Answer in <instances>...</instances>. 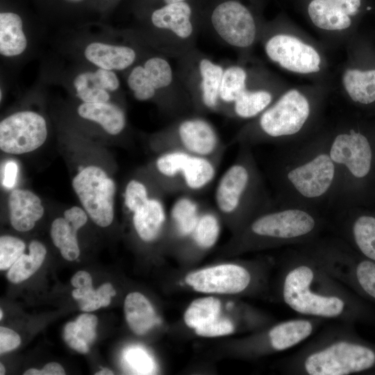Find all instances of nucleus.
I'll return each instance as SVG.
<instances>
[{
  "instance_id": "obj_46",
  "label": "nucleus",
  "mask_w": 375,
  "mask_h": 375,
  "mask_svg": "<svg viewBox=\"0 0 375 375\" xmlns=\"http://www.w3.org/2000/svg\"><path fill=\"white\" fill-rule=\"evenodd\" d=\"M114 373L112 370L108 368H103L101 370L97 372L96 375H112Z\"/></svg>"
},
{
  "instance_id": "obj_15",
  "label": "nucleus",
  "mask_w": 375,
  "mask_h": 375,
  "mask_svg": "<svg viewBox=\"0 0 375 375\" xmlns=\"http://www.w3.org/2000/svg\"><path fill=\"white\" fill-rule=\"evenodd\" d=\"M72 185L92 221L101 227L110 225L114 218L116 186L106 172L97 166H88L74 176Z\"/></svg>"
},
{
  "instance_id": "obj_27",
  "label": "nucleus",
  "mask_w": 375,
  "mask_h": 375,
  "mask_svg": "<svg viewBox=\"0 0 375 375\" xmlns=\"http://www.w3.org/2000/svg\"><path fill=\"white\" fill-rule=\"evenodd\" d=\"M8 208L11 225L21 232L31 230L44 214L40 199L28 190H12L8 197Z\"/></svg>"
},
{
  "instance_id": "obj_8",
  "label": "nucleus",
  "mask_w": 375,
  "mask_h": 375,
  "mask_svg": "<svg viewBox=\"0 0 375 375\" xmlns=\"http://www.w3.org/2000/svg\"><path fill=\"white\" fill-rule=\"evenodd\" d=\"M311 114L307 97L290 90L272 103L249 126L240 131L231 143L251 146L294 138L301 132Z\"/></svg>"
},
{
  "instance_id": "obj_7",
  "label": "nucleus",
  "mask_w": 375,
  "mask_h": 375,
  "mask_svg": "<svg viewBox=\"0 0 375 375\" xmlns=\"http://www.w3.org/2000/svg\"><path fill=\"white\" fill-rule=\"evenodd\" d=\"M39 81L85 103L115 102L121 91L119 73L67 60L49 49L41 57Z\"/></svg>"
},
{
  "instance_id": "obj_41",
  "label": "nucleus",
  "mask_w": 375,
  "mask_h": 375,
  "mask_svg": "<svg viewBox=\"0 0 375 375\" xmlns=\"http://www.w3.org/2000/svg\"><path fill=\"white\" fill-rule=\"evenodd\" d=\"M18 174V165L13 160L8 161L3 167L2 185L7 189H12L15 183Z\"/></svg>"
},
{
  "instance_id": "obj_47",
  "label": "nucleus",
  "mask_w": 375,
  "mask_h": 375,
  "mask_svg": "<svg viewBox=\"0 0 375 375\" xmlns=\"http://www.w3.org/2000/svg\"><path fill=\"white\" fill-rule=\"evenodd\" d=\"M164 2L166 3H176V2H181V1H186V0H163Z\"/></svg>"
},
{
  "instance_id": "obj_38",
  "label": "nucleus",
  "mask_w": 375,
  "mask_h": 375,
  "mask_svg": "<svg viewBox=\"0 0 375 375\" xmlns=\"http://www.w3.org/2000/svg\"><path fill=\"white\" fill-rule=\"evenodd\" d=\"M125 360L135 374H150L154 372V364L151 358L141 349H128Z\"/></svg>"
},
{
  "instance_id": "obj_50",
  "label": "nucleus",
  "mask_w": 375,
  "mask_h": 375,
  "mask_svg": "<svg viewBox=\"0 0 375 375\" xmlns=\"http://www.w3.org/2000/svg\"><path fill=\"white\" fill-rule=\"evenodd\" d=\"M3 317V310L1 309L0 310V319H1Z\"/></svg>"
},
{
  "instance_id": "obj_44",
  "label": "nucleus",
  "mask_w": 375,
  "mask_h": 375,
  "mask_svg": "<svg viewBox=\"0 0 375 375\" xmlns=\"http://www.w3.org/2000/svg\"><path fill=\"white\" fill-rule=\"evenodd\" d=\"M42 371V375H63L65 372L62 367L55 362L47 363Z\"/></svg>"
},
{
  "instance_id": "obj_48",
  "label": "nucleus",
  "mask_w": 375,
  "mask_h": 375,
  "mask_svg": "<svg viewBox=\"0 0 375 375\" xmlns=\"http://www.w3.org/2000/svg\"><path fill=\"white\" fill-rule=\"evenodd\" d=\"M0 374L1 375H3V374H5V372H6V369H5V367L3 365L2 363L0 364Z\"/></svg>"
},
{
  "instance_id": "obj_37",
  "label": "nucleus",
  "mask_w": 375,
  "mask_h": 375,
  "mask_svg": "<svg viewBox=\"0 0 375 375\" xmlns=\"http://www.w3.org/2000/svg\"><path fill=\"white\" fill-rule=\"evenodd\" d=\"M25 243L20 239L3 235L0 238V269L10 268L23 254Z\"/></svg>"
},
{
  "instance_id": "obj_16",
  "label": "nucleus",
  "mask_w": 375,
  "mask_h": 375,
  "mask_svg": "<svg viewBox=\"0 0 375 375\" xmlns=\"http://www.w3.org/2000/svg\"><path fill=\"white\" fill-rule=\"evenodd\" d=\"M48 135L44 115L31 109H22L0 122V148L5 153L22 154L41 147Z\"/></svg>"
},
{
  "instance_id": "obj_40",
  "label": "nucleus",
  "mask_w": 375,
  "mask_h": 375,
  "mask_svg": "<svg viewBox=\"0 0 375 375\" xmlns=\"http://www.w3.org/2000/svg\"><path fill=\"white\" fill-rule=\"evenodd\" d=\"M20 343V337L15 331L6 327H0L1 354L16 349Z\"/></svg>"
},
{
  "instance_id": "obj_13",
  "label": "nucleus",
  "mask_w": 375,
  "mask_h": 375,
  "mask_svg": "<svg viewBox=\"0 0 375 375\" xmlns=\"http://www.w3.org/2000/svg\"><path fill=\"white\" fill-rule=\"evenodd\" d=\"M155 181V180H154ZM142 178H132L126 184L124 202L132 214L134 230L144 242L156 241L165 231L167 217L161 194L155 181L150 185Z\"/></svg>"
},
{
  "instance_id": "obj_9",
  "label": "nucleus",
  "mask_w": 375,
  "mask_h": 375,
  "mask_svg": "<svg viewBox=\"0 0 375 375\" xmlns=\"http://www.w3.org/2000/svg\"><path fill=\"white\" fill-rule=\"evenodd\" d=\"M222 159L167 151L158 153L151 174L164 193L194 196L212 183Z\"/></svg>"
},
{
  "instance_id": "obj_14",
  "label": "nucleus",
  "mask_w": 375,
  "mask_h": 375,
  "mask_svg": "<svg viewBox=\"0 0 375 375\" xmlns=\"http://www.w3.org/2000/svg\"><path fill=\"white\" fill-rule=\"evenodd\" d=\"M124 74L126 85L136 100L157 101L169 112H176L165 94L174 81V73L164 56L149 53Z\"/></svg>"
},
{
  "instance_id": "obj_20",
  "label": "nucleus",
  "mask_w": 375,
  "mask_h": 375,
  "mask_svg": "<svg viewBox=\"0 0 375 375\" xmlns=\"http://www.w3.org/2000/svg\"><path fill=\"white\" fill-rule=\"evenodd\" d=\"M267 57L281 67L299 74H311L320 70L321 58L310 45L296 37L277 34L265 43Z\"/></svg>"
},
{
  "instance_id": "obj_11",
  "label": "nucleus",
  "mask_w": 375,
  "mask_h": 375,
  "mask_svg": "<svg viewBox=\"0 0 375 375\" xmlns=\"http://www.w3.org/2000/svg\"><path fill=\"white\" fill-rule=\"evenodd\" d=\"M151 145L158 153L181 151L206 158L223 157L226 149L214 126L199 116L172 124L152 137Z\"/></svg>"
},
{
  "instance_id": "obj_25",
  "label": "nucleus",
  "mask_w": 375,
  "mask_h": 375,
  "mask_svg": "<svg viewBox=\"0 0 375 375\" xmlns=\"http://www.w3.org/2000/svg\"><path fill=\"white\" fill-rule=\"evenodd\" d=\"M87 220L86 211L73 206L65 211L64 217H58L52 222L51 236L53 243L67 260L72 261L78 257L80 250L76 233Z\"/></svg>"
},
{
  "instance_id": "obj_29",
  "label": "nucleus",
  "mask_w": 375,
  "mask_h": 375,
  "mask_svg": "<svg viewBox=\"0 0 375 375\" xmlns=\"http://www.w3.org/2000/svg\"><path fill=\"white\" fill-rule=\"evenodd\" d=\"M126 320L131 331L144 335L158 323V318L151 302L140 292H133L124 300Z\"/></svg>"
},
{
  "instance_id": "obj_17",
  "label": "nucleus",
  "mask_w": 375,
  "mask_h": 375,
  "mask_svg": "<svg viewBox=\"0 0 375 375\" xmlns=\"http://www.w3.org/2000/svg\"><path fill=\"white\" fill-rule=\"evenodd\" d=\"M256 271L249 266L225 263L189 273L185 278L188 285L205 294H242L256 285Z\"/></svg>"
},
{
  "instance_id": "obj_19",
  "label": "nucleus",
  "mask_w": 375,
  "mask_h": 375,
  "mask_svg": "<svg viewBox=\"0 0 375 375\" xmlns=\"http://www.w3.org/2000/svg\"><path fill=\"white\" fill-rule=\"evenodd\" d=\"M192 15V8L186 1L166 3L151 12L149 27L132 33L149 47H153L161 35L186 41L194 33Z\"/></svg>"
},
{
  "instance_id": "obj_5",
  "label": "nucleus",
  "mask_w": 375,
  "mask_h": 375,
  "mask_svg": "<svg viewBox=\"0 0 375 375\" xmlns=\"http://www.w3.org/2000/svg\"><path fill=\"white\" fill-rule=\"evenodd\" d=\"M256 215L238 232L234 244L244 251L297 245L319 237L329 222L318 210L278 203Z\"/></svg>"
},
{
  "instance_id": "obj_18",
  "label": "nucleus",
  "mask_w": 375,
  "mask_h": 375,
  "mask_svg": "<svg viewBox=\"0 0 375 375\" xmlns=\"http://www.w3.org/2000/svg\"><path fill=\"white\" fill-rule=\"evenodd\" d=\"M216 35L226 44L236 48H247L256 37V26L249 10L235 0L219 3L210 16Z\"/></svg>"
},
{
  "instance_id": "obj_12",
  "label": "nucleus",
  "mask_w": 375,
  "mask_h": 375,
  "mask_svg": "<svg viewBox=\"0 0 375 375\" xmlns=\"http://www.w3.org/2000/svg\"><path fill=\"white\" fill-rule=\"evenodd\" d=\"M329 155L338 176L335 206L344 203L350 183L367 177L372 167L373 153L367 138L359 131L349 129L329 138Z\"/></svg>"
},
{
  "instance_id": "obj_49",
  "label": "nucleus",
  "mask_w": 375,
  "mask_h": 375,
  "mask_svg": "<svg viewBox=\"0 0 375 375\" xmlns=\"http://www.w3.org/2000/svg\"><path fill=\"white\" fill-rule=\"evenodd\" d=\"M64 1L69 3H80L83 1V0H64Z\"/></svg>"
},
{
  "instance_id": "obj_30",
  "label": "nucleus",
  "mask_w": 375,
  "mask_h": 375,
  "mask_svg": "<svg viewBox=\"0 0 375 375\" xmlns=\"http://www.w3.org/2000/svg\"><path fill=\"white\" fill-rule=\"evenodd\" d=\"M98 319L94 315L84 313L75 322L67 323L64 328V340L72 349L81 353L88 352L94 341Z\"/></svg>"
},
{
  "instance_id": "obj_31",
  "label": "nucleus",
  "mask_w": 375,
  "mask_h": 375,
  "mask_svg": "<svg viewBox=\"0 0 375 375\" xmlns=\"http://www.w3.org/2000/svg\"><path fill=\"white\" fill-rule=\"evenodd\" d=\"M221 220L215 208L203 207L192 233L188 238L190 247L199 251H206L213 247L220 235Z\"/></svg>"
},
{
  "instance_id": "obj_32",
  "label": "nucleus",
  "mask_w": 375,
  "mask_h": 375,
  "mask_svg": "<svg viewBox=\"0 0 375 375\" xmlns=\"http://www.w3.org/2000/svg\"><path fill=\"white\" fill-rule=\"evenodd\" d=\"M342 83L353 101L362 104L375 101V69H347L343 74Z\"/></svg>"
},
{
  "instance_id": "obj_33",
  "label": "nucleus",
  "mask_w": 375,
  "mask_h": 375,
  "mask_svg": "<svg viewBox=\"0 0 375 375\" xmlns=\"http://www.w3.org/2000/svg\"><path fill=\"white\" fill-rule=\"evenodd\" d=\"M247 73L240 65L224 68L219 90L220 112L228 115L235 100L247 89Z\"/></svg>"
},
{
  "instance_id": "obj_1",
  "label": "nucleus",
  "mask_w": 375,
  "mask_h": 375,
  "mask_svg": "<svg viewBox=\"0 0 375 375\" xmlns=\"http://www.w3.org/2000/svg\"><path fill=\"white\" fill-rule=\"evenodd\" d=\"M288 253L281 270L279 296L289 308L308 317L349 322L356 300L347 288L325 271L301 244Z\"/></svg>"
},
{
  "instance_id": "obj_28",
  "label": "nucleus",
  "mask_w": 375,
  "mask_h": 375,
  "mask_svg": "<svg viewBox=\"0 0 375 375\" xmlns=\"http://www.w3.org/2000/svg\"><path fill=\"white\" fill-rule=\"evenodd\" d=\"M203 208L192 195L181 194L169 212V226L172 234L179 240H187L192 233Z\"/></svg>"
},
{
  "instance_id": "obj_35",
  "label": "nucleus",
  "mask_w": 375,
  "mask_h": 375,
  "mask_svg": "<svg viewBox=\"0 0 375 375\" xmlns=\"http://www.w3.org/2000/svg\"><path fill=\"white\" fill-rule=\"evenodd\" d=\"M222 303L213 296L203 297L192 301L183 315L185 324L194 331L210 324L219 317Z\"/></svg>"
},
{
  "instance_id": "obj_10",
  "label": "nucleus",
  "mask_w": 375,
  "mask_h": 375,
  "mask_svg": "<svg viewBox=\"0 0 375 375\" xmlns=\"http://www.w3.org/2000/svg\"><path fill=\"white\" fill-rule=\"evenodd\" d=\"M49 31L33 28L15 11L0 12L1 76L12 80L28 62L42 57Z\"/></svg>"
},
{
  "instance_id": "obj_23",
  "label": "nucleus",
  "mask_w": 375,
  "mask_h": 375,
  "mask_svg": "<svg viewBox=\"0 0 375 375\" xmlns=\"http://www.w3.org/2000/svg\"><path fill=\"white\" fill-rule=\"evenodd\" d=\"M338 237L350 241L367 258L375 261V217L360 215L348 218L339 212L331 223Z\"/></svg>"
},
{
  "instance_id": "obj_26",
  "label": "nucleus",
  "mask_w": 375,
  "mask_h": 375,
  "mask_svg": "<svg viewBox=\"0 0 375 375\" xmlns=\"http://www.w3.org/2000/svg\"><path fill=\"white\" fill-rule=\"evenodd\" d=\"M75 110L79 118L97 125L110 135H119L126 128V113L118 103H85L78 101Z\"/></svg>"
},
{
  "instance_id": "obj_2",
  "label": "nucleus",
  "mask_w": 375,
  "mask_h": 375,
  "mask_svg": "<svg viewBox=\"0 0 375 375\" xmlns=\"http://www.w3.org/2000/svg\"><path fill=\"white\" fill-rule=\"evenodd\" d=\"M329 139L287 147L276 171L278 203L318 210L335 204L338 176Z\"/></svg>"
},
{
  "instance_id": "obj_42",
  "label": "nucleus",
  "mask_w": 375,
  "mask_h": 375,
  "mask_svg": "<svg viewBox=\"0 0 375 375\" xmlns=\"http://www.w3.org/2000/svg\"><path fill=\"white\" fill-rule=\"evenodd\" d=\"M71 283L75 288L92 285L90 274L85 271L77 272L72 278Z\"/></svg>"
},
{
  "instance_id": "obj_36",
  "label": "nucleus",
  "mask_w": 375,
  "mask_h": 375,
  "mask_svg": "<svg viewBox=\"0 0 375 375\" xmlns=\"http://www.w3.org/2000/svg\"><path fill=\"white\" fill-rule=\"evenodd\" d=\"M47 254V249L41 242L33 240L29 244V253H23L9 268L8 279L18 283L28 279L42 265Z\"/></svg>"
},
{
  "instance_id": "obj_24",
  "label": "nucleus",
  "mask_w": 375,
  "mask_h": 375,
  "mask_svg": "<svg viewBox=\"0 0 375 375\" xmlns=\"http://www.w3.org/2000/svg\"><path fill=\"white\" fill-rule=\"evenodd\" d=\"M224 68L203 57L198 63V88L192 94V104L199 111L220 112L219 90Z\"/></svg>"
},
{
  "instance_id": "obj_6",
  "label": "nucleus",
  "mask_w": 375,
  "mask_h": 375,
  "mask_svg": "<svg viewBox=\"0 0 375 375\" xmlns=\"http://www.w3.org/2000/svg\"><path fill=\"white\" fill-rule=\"evenodd\" d=\"M215 203L221 219L238 231L272 205L250 146L240 145L216 186Z\"/></svg>"
},
{
  "instance_id": "obj_43",
  "label": "nucleus",
  "mask_w": 375,
  "mask_h": 375,
  "mask_svg": "<svg viewBox=\"0 0 375 375\" xmlns=\"http://www.w3.org/2000/svg\"><path fill=\"white\" fill-rule=\"evenodd\" d=\"M102 301L103 307L108 306L111 301V297L116 294V292L110 283H106L97 289Z\"/></svg>"
},
{
  "instance_id": "obj_21",
  "label": "nucleus",
  "mask_w": 375,
  "mask_h": 375,
  "mask_svg": "<svg viewBox=\"0 0 375 375\" xmlns=\"http://www.w3.org/2000/svg\"><path fill=\"white\" fill-rule=\"evenodd\" d=\"M331 274L347 288L362 291L375 300V262L358 259L351 252H340L329 267Z\"/></svg>"
},
{
  "instance_id": "obj_4",
  "label": "nucleus",
  "mask_w": 375,
  "mask_h": 375,
  "mask_svg": "<svg viewBox=\"0 0 375 375\" xmlns=\"http://www.w3.org/2000/svg\"><path fill=\"white\" fill-rule=\"evenodd\" d=\"M375 366V350L357 341L344 322L328 326L287 358L283 371L292 375H350Z\"/></svg>"
},
{
  "instance_id": "obj_34",
  "label": "nucleus",
  "mask_w": 375,
  "mask_h": 375,
  "mask_svg": "<svg viewBox=\"0 0 375 375\" xmlns=\"http://www.w3.org/2000/svg\"><path fill=\"white\" fill-rule=\"evenodd\" d=\"M273 96L266 90H245L235 100L229 111L230 117L253 119L260 115L272 103Z\"/></svg>"
},
{
  "instance_id": "obj_39",
  "label": "nucleus",
  "mask_w": 375,
  "mask_h": 375,
  "mask_svg": "<svg viewBox=\"0 0 375 375\" xmlns=\"http://www.w3.org/2000/svg\"><path fill=\"white\" fill-rule=\"evenodd\" d=\"M235 331V326L231 319L220 317L214 322L194 330V332L201 337L214 338L228 335Z\"/></svg>"
},
{
  "instance_id": "obj_45",
  "label": "nucleus",
  "mask_w": 375,
  "mask_h": 375,
  "mask_svg": "<svg viewBox=\"0 0 375 375\" xmlns=\"http://www.w3.org/2000/svg\"><path fill=\"white\" fill-rule=\"evenodd\" d=\"M24 375H42V371L38 369L31 368L26 370Z\"/></svg>"
},
{
  "instance_id": "obj_3",
  "label": "nucleus",
  "mask_w": 375,
  "mask_h": 375,
  "mask_svg": "<svg viewBox=\"0 0 375 375\" xmlns=\"http://www.w3.org/2000/svg\"><path fill=\"white\" fill-rule=\"evenodd\" d=\"M49 49L76 62L124 73L147 54V45L130 31L81 24L52 32Z\"/></svg>"
},
{
  "instance_id": "obj_22",
  "label": "nucleus",
  "mask_w": 375,
  "mask_h": 375,
  "mask_svg": "<svg viewBox=\"0 0 375 375\" xmlns=\"http://www.w3.org/2000/svg\"><path fill=\"white\" fill-rule=\"evenodd\" d=\"M361 0H312L308 12L312 22L326 31H340L349 28L351 17L356 15Z\"/></svg>"
}]
</instances>
